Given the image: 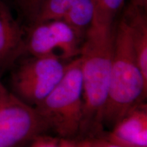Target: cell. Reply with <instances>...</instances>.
<instances>
[{
    "mask_svg": "<svg viewBox=\"0 0 147 147\" xmlns=\"http://www.w3.org/2000/svg\"><path fill=\"white\" fill-rule=\"evenodd\" d=\"M25 53V32L0 0V70Z\"/></svg>",
    "mask_w": 147,
    "mask_h": 147,
    "instance_id": "8",
    "label": "cell"
},
{
    "mask_svg": "<svg viewBox=\"0 0 147 147\" xmlns=\"http://www.w3.org/2000/svg\"><path fill=\"white\" fill-rule=\"evenodd\" d=\"M34 108L48 128L61 136H72L81 129L84 100L80 57L66 64L61 80Z\"/></svg>",
    "mask_w": 147,
    "mask_h": 147,
    "instance_id": "3",
    "label": "cell"
},
{
    "mask_svg": "<svg viewBox=\"0 0 147 147\" xmlns=\"http://www.w3.org/2000/svg\"><path fill=\"white\" fill-rule=\"evenodd\" d=\"M65 68L63 59L56 55L33 57L25 61L12 78L18 97L36 107L57 85Z\"/></svg>",
    "mask_w": 147,
    "mask_h": 147,
    "instance_id": "4",
    "label": "cell"
},
{
    "mask_svg": "<svg viewBox=\"0 0 147 147\" xmlns=\"http://www.w3.org/2000/svg\"><path fill=\"white\" fill-rule=\"evenodd\" d=\"M76 0H17V4L31 24L62 20Z\"/></svg>",
    "mask_w": 147,
    "mask_h": 147,
    "instance_id": "9",
    "label": "cell"
},
{
    "mask_svg": "<svg viewBox=\"0 0 147 147\" xmlns=\"http://www.w3.org/2000/svg\"><path fill=\"white\" fill-rule=\"evenodd\" d=\"M83 40L63 20L31 24L25 34V53L32 57L57 56L55 51H59L61 59H70L79 56Z\"/></svg>",
    "mask_w": 147,
    "mask_h": 147,
    "instance_id": "6",
    "label": "cell"
},
{
    "mask_svg": "<svg viewBox=\"0 0 147 147\" xmlns=\"http://www.w3.org/2000/svg\"><path fill=\"white\" fill-rule=\"evenodd\" d=\"M97 147H123L120 145L116 144L115 143H99Z\"/></svg>",
    "mask_w": 147,
    "mask_h": 147,
    "instance_id": "15",
    "label": "cell"
},
{
    "mask_svg": "<svg viewBox=\"0 0 147 147\" xmlns=\"http://www.w3.org/2000/svg\"><path fill=\"white\" fill-rule=\"evenodd\" d=\"M130 4L146 10L147 0H130Z\"/></svg>",
    "mask_w": 147,
    "mask_h": 147,
    "instance_id": "13",
    "label": "cell"
},
{
    "mask_svg": "<svg viewBox=\"0 0 147 147\" xmlns=\"http://www.w3.org/2000/svg\"><path fill=\"white\" fill-rule=\"evenodd\" d=\"M116 24L93 21L84 35L79 57L83 82L81 129L102 127L113 64Z\"/></svg>",
    "mask_w": 147,
    "mask_h": 147,
    "instance_id": "1",
    "label": "cell"
},
{
    "mask_svg": "<svg viewBox=\"0 0 147 147\" xmlns=\"http://www.w3.org/2000/svg\"><path fill=\"white\" fill-rule=\"evenodd\" d=\"M47 129L34 107L0 88V147H15Z\"/></svg>",
    "mask_w": 147,
    "mask_h": 147,
    "instance_id": "5",
    "label": "cell"
},
{
    "mask_svg": "<svg viewBox=\"0 0 147 147\" xmlns=\"http://www.w3.org/2000/svg\"><path fill=\"white\" fill-rule=\"evenodd\" d=\"M93 0H76L63 18V21L84 37L95 16Z\"/></svg>",
    "mask_w": 147,
    "mask_h": 147,
    "instance_id": "11",
    "label": "cell"
},
{
    "mask_svg": "<svg viewBox=\"0 0 147 147\" xmlns=\"http://www.w3.org/2000/svg\"><path fill=\"white\" fill-rule=\"evenodd\" d=\"M147 91V80L138 63L131 31L123 16L115 25V46L109 87L102 123L113 127L140 104Z\"/></svg>",
    "mask_w": 147,
    "mask_h": 147,
    "instance_id": "2",
    "label": "cell"
},
{
    "mask_svg": "<svg viewBox=\"0 0 147 147\" xmlns=\"http://www.w3.org/2000/svg\"><path fill=\"white\" fill-rule=\"evenodd\" d=\"M34 147H58L57 145L52 141H40V142H37Z\"/></svg>",
    "mask_w": 147,
    "mask_h": 147,
    "instance_id": "14",
    "label": "cell"
},
{
    "mask_svg": "<svg viewBox=\"0 0 147 147\" xmlns=\"http://www.w3.org/2000/svg\"><path fill=\"white\" fill-rule=\"evenodd\" d=\"M145 12V10L129 4L125 11L123 17L130 27L140 69L147 80V20Z\"/></svg>",
    "mask_w": 147,
    "mask_h": 147,
    "instance_id": "10",
    "label": "cell"
},
{
    "mask_svg": "<svg viewBox=\"0 0 147 147\" xmlns=\"http://www.w3.org/2000/svg\"><path fill=\"white\" fill-rule=\"evenodd\" d=\"M109 139L123 147H146V106L139 104L129 112L113 127Z\"/></svg>",
    "mask_w": 147,
    "mask_h": 147,
    "instance_id": "7",
    "label": "cell"
},
{
    "mask_svg": "<svg viewBox=\"0 0 147 147\" xmlns=\"http://www.w3.org/2000/svg\"><path fill=\"white\" fill-rule=\"evenodd\" d=\"M93 1L95 11L93 21L114 24L116 16L122 9L125 0H93Z\"/></svg>",
    "mask_w": 147,
    "mask_h": 147,
    "instance_id": "12",
    "label": "cell"
}]
</instances>
